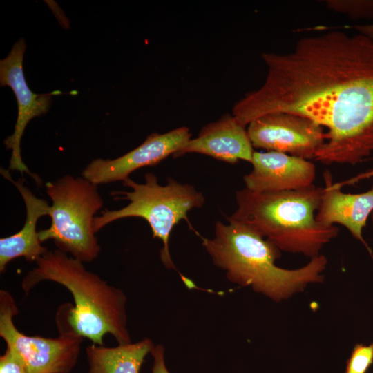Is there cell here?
Instances as JSON below:
<instances>
[{
	"instance_id": "cell-1",
	"label": "cell",
	"mask_w": 373,
	"mask_h": 373,
	"mask_svg": "<svg viewBox=\"0 0 373 373\" xmlns=\"http://www.w3.org/2000/svg\"><path fill=\"white\" fill-rule=\"evenodd\" d=\"M262 58L264 84L232 109L241 124L278 112L307 117L327 130L314 159L324 164L354 166L373 153V39L333 30Z\"/></svg>"
},
{
	"instance_id": "cell-2",
	"label": "cell",
	"mask_w": 373,
	"mask_h": 373,
	"mask_svg": "<svg viewBox=\"0 0 373 373\" xmlns=\"http://www.w3.org/2000/svg\"><path fill=\"white\" fill-rule=\"evenodd\" d=\"M35 263L21 282L26 295L40 282L48 280L64 286L73 296L74 306L64 304L57 309L59 333H73L98 345H104L106 334L118 344L132 342L127 328V298L122 289L58 249L48 250Z\"/></svg>"
},
{
	"instance_id": "cell-3",
	"label": "cell",
	"mask_w": 373,
	"mask_h": 373,
	"mask_svg": "<svg viewBox=\"0 0 373 373\" xmlns=\"http://www.w3.org/2000/svg\"><path fill=\"white\" fill-rule=\"evenodd\" d=\"M228 224L218 221L215 237L200 236L202 246L213 263L225 271L227 279L242 287L280 302L308 285L321 283L327 264L320 254L305 266L295 269L278 267L281 251L271 242L246 226L227 218Z\"/></svg>"
},
{
	"instance_id": "cell-4",
	"label": "cell",
	"mask_w": 373,
	"mask_h": 373,
	"mask_svg": "<svg viewBox=\"0 0 373 373\" xmlns=\"http://www.w3.org/2000/svg\"><path fill=\"white\" fill-rule=\"evenodd\" d=\"M323 186L258 193L245 188L236 192L238 208L228 218L275 245L280 251L312 258L339 233L336 225L316 219Z\"/></svg>"
},
{
	"instance_id": "cell-5",
	"label": "cell",
	"mask_w": 373,
	"mask_h": 373,
	"mask_svg": "<svg viewBox=\"0 0 373 373\" xmlns=\"http://www.w3.org/2000/svg\"><path fill=\"white\" fill-rule=\"evenodd\" d=\"M144 183H137L130 178L122 181L131 191H113L111 195L115 200H126L129 203L117 210L104 209L93 220V230L97 233L106 225L115 220L137 217L144 219L149 224L153 238L161 240L163 247L160 258L168 269H176L169 250V238L172 230L180 221L189 220L188 213L193 209L201 208L205 198L201 192L189 184H180L168 178L166 185L159 184L156 175L147 173Z\"/></svg>"
},
{
	"instance_id": "cell-6",
	"label": "cell",
	"mask_w": 373,
	"mask_h": 373,
	"mask_svg": "<svg viewBox=\"0 0 373 373\" xmlns=\"http://www.w3.org/2000/svg\"><path fill=\"white\" fill-rule=\"evenodd\" d=\"M45 186L52 200L51 224L38 231L41 242L52 239L57 249L83 262L96 259L101 247L93 220L104 205L97 185L83 177L66 175Z\"/></svg>"
},
{
	"instance_id": "cell-7",
	"label": "cell",
	"mask_w": 373,
	"mask_h": 373,
	"mask_svg": "<svg viewBox=\"0 0 373 373\" xmlns=\"http://www.w3.org/2000/svg\"><path fill=\"white\" fill-rule=\"evenodd\" d=\"M18 313L10 293L1 289L0 336L21 356L28 373H70L77 362L83 338L69 332H60L56 338L28 336L14 323Z\"/></svg>"
},
{
	"instance_id": "cell-8",
	"label": "cell",
	"mask_w": 373,
	"mask_h": 373,
	"mask_svg": "<svg viewBox=\"0 0 373 373\" xmlns=\"http://www.w3.org/2000/svg\"><path fill=\"white\" fill-rule=\"evenodd\" d=\"M253 148L286 153L309 160L325 142L324 128L312 119L289 113H271L247 128Z\"/></svg>"
},
{
	"instance_id": "cell-9",
	"label": "cell",
	"mask_w": 373,
	"mask_h": 373,
	"mask_svg": "<svg viewBox=\"0 0 373 373\" xmlns=\"http://www.w3.org/2000/svg\"><path fill=\"white\" fill-rule=\"evenodd\" d=\"M26 42L20 38L12 46L8 55L0 61V85L10 87L17 99L18 115L13 133L7 137L3 143L6 149L12 150L8 170L25 173L39 184L41 181L32 173L22 160L21 140L28 122L35 117L46 113L50 106L52 95L61 93L55 91L48 94L34 93L28 87L23 70V59Z\"/></svg>"
},
{
	"instance_id": "cell-10",
	"label": "cell",
	"mask_w": 373,
	"mask_h": 373,
	"mask_svg": "<svg viewBox=\"0 0 373 373\" xmlns=\"http://www.w3.org/2000/svg\"><path fill=\"white\" fill-rule=\"evenodd\" d=\"M191 134L186 126L167 133H153L142 144L113 160L97 158L82 171L83 178L99 185L124 181L133 171L144 166H154L170 155L180 151L191 139Z\"/></svg>"
},
{
	"instance_id": "cell-11",
	"label": "cell",
	"mask_w": 373,
	"mask_h": 373,
	"mask_svg": "<svg viewBox=\"0 0 373 373\" xmlns=\"http://www.w3.org/2000/svg\"><path fill=\"white\" fill-rule=\"evenodd\" d=\"M245 188L258 193L299 190L314 184L316 166L309 160L276 151L253 153Z\"/></svg>"
},
{
	"instance_id": "cell-12",
	"label": "cell",
	"mask_w": 373,
	"mask_h": 373,
	"mask_svg": "<svg viewBox=\"0 0 373 373\" xmlns=\"http://www.w3.org/2000/svg\"><path fill=\"white\" fill-rule=\"evenodd\" d=\"M325 185L321 203L316 214L318 222L325 225L338 224L345 227L356 240L372 252L363 237V230L373 212V183L372 187L360 193H346L340 182L333 183L329 171L323 173Z\"/></svg>"
},
{
	"instance_id": "cell-13",
	"label": "cell",
	"mask_w": 373,
	"mask_h": 373,
	"mask_svg": "<svg viewBox=\"0 0 373 373\" xmlns=\"http://www.w3.org/2000/svg\"><path fill=\"white\" fill-rule=\"evenodd\" d=\"M254 152L246 126L227 113L203 126L195 138L173 156L195 153L233 164L239 160L251 163Z\"/></svg>"
},
{
	"instance_id": "cell-14",
	"label": "cell",
	"mask_w": 373,
	"mask_h": 373,
	"mask_svg": "<svg viewBox=\"0 0 373 373\" xmlns=\"http://www.w3.org/2000/svg\"><path fill=\"white\" fill-rule=\"evenodd\" d=\"M1 174L18 189L26 210L22 229L0 239V272L2 274L11 260L23 257L28 262H35L48 250L41 245L37 224L40 217L49 216L50 206L44 199L36 197L25 185L23 180H13L9 170L1 169Z\"/></svg>"
},
{
	"instance_id": "cell-15",
	"label": "cell",
	"mask_w": 373,
	"mask_h": 373,
	"mask_svg": "<svg viewBox=\"0 0 373 373\" xmlns=\"http://www.w3.org/2000/svg\"><path fill=\"white\" fill-rule=\"evenodd\" d=\"M154 346L148 338L112 347L88 345L86 349L87 373H140L145 357Z\"/></svg>"
},
{
	"instance_id": "cell-16",
	"label": "cell",
	"mask_w": 373,
	"mask_h": 373,
	"mask_svg": "<svg viewBox=\"0 0 373 373\" xmlns=\"http://www.w3.org/2000/svg\"><path fill=\"white\" fill-rule=\"evenodd\" d=\"M326 5L352 18L373 17V0H329L326 1Z\"/></svg>"
},
{
	"instance_id": "cell-17",
	"label": "cell",
	"mask_w": 373,
	"mask_h": 373,
	"mask_svg": "<svg viewBox=\"0 0 373 373\" xmlns=\"http://www.w3.org/2000/svg\"><path fill=\"white\" fill-rule=\"evenodd\" d=\"M373 363V343H357L347 361L345 373H366Z\"/></svg>"
},
{
	"instance_id": "cell-18",
	"label": "cell",
	"mask_w": 373,
	"mask_h": 373,
	"mask_svg": "<svg viewBox=\"0 0 373 373\" xmlns=\"http://www.w3.org/2000/svg\"><path fill=\"white\" fill-rule=\"evenodd\" d=\"M0 373H28L21 356L11 347H7L0 356Z\"/></svg>"
},
{
	"instance_id": "cell-19",
	"label": "cell",
	"mask_w": 373,
	"mask_h": 373,
	"mask_svg": "<svg viewBox=\"0 0 373 373\" xmlns=\"http://www.w3.org/2000/svg\"><path fill=\"white\" fill-rule=\"evenodd\" d=\"M165 349L162 345H155L151 352L153 358L151 373H170L165 364Z\"/></svg>"
},
{
	"instance_id": "cell-20",
	"label": "cell",
	"mask_w": 373,
	"mask_h": 373,
	"mask_svg": "<svg viewBox=\"0 0 373 373\" xmlns=\"http://www.w3.org/2000/svg\"><path fill=\"white\" fill-rule=\"evenodd\" d=\"M354 28L358 33L373 39V23L356 25Z\"/></svg>"
},
{
	"instance_id": "cell-21",
	"label": "cell",
	"mask_w": 373,
	"mask_h": 373,
	"mask_svg": "<svg viewBox=\"0 0 373 373\" xmlns=\"http://www.w3.org/2000/svg\"><path fill=\"white\" fill-rule=\"evenodd\" d=\"M370 178H373V169L368 170L363 173H361L356 175V177L351 178L349 180L345 181L344 182H340V183L343 186L346 184H354L363 179H367Z\"/></svg>"
},
{
	"instance_id": "cell-22",
	"label": "cell",
	"mask_w": 373,
	"mask_h": 373,
	"mask_svg": "<svg viewBox=\"0 0 373 373\" xmlns=\"http://www.w3.org/2000/svg\"><path fill=\"white\" fill-rule=\"evenodd\" d=\"M370 217H371L372 223V225H373V212L372 213Z\"/></svg>"
}]
</instances>
